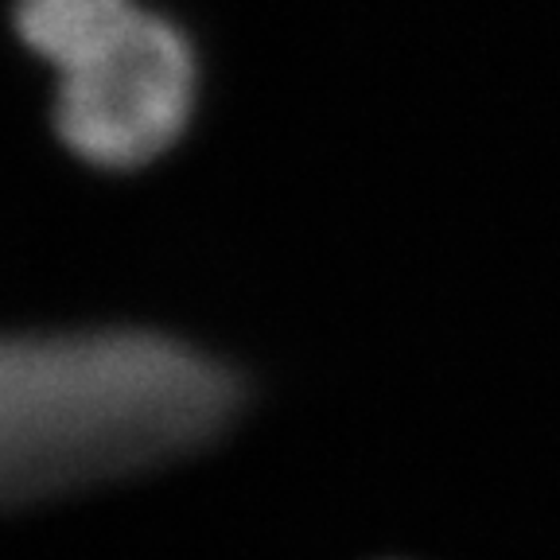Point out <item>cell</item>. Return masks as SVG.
<instances>
[{
    "label": "cell",
    "mask_w": 560,
    "mask_h": 560,
    "mask_svg": "<svg viewBox=\"0 0 560 560\" xmlns=\"http://www.w3.org/2000/svg\"><path fill=\"white\" fill-rule=\"evenodd\" d=\"M245 409L234 366L149 327L0 335V510L202 452Z\"/></svg>",
    "instance_id": "6da1fadb"
},
{
    "label": "cell",
    "mask_w": 560,
    "mask_h": 560,
    "mask_svg": "<svg viewBox=\"0 0 560 560\" xmlns=\"http://www.w3.org/2000/svg\"><path fill=\"white\" fill-rule=\"evenodd\" d=\"M199 90L191 39L156 12H137L105 47L59 74L55 132L79 160L129 172L184 137Z\"/></svg>",
    "instance_id": "7a4b0ae2"
},
{
    "label": "cell",
    "mask_w": 560,
    "mask_h": 560,
    "mask_svg": "<svg viewBox=\"0 0 560 560\" xmlns=\"http://www.w3.org/2000/svg\"><path fill=\"white\" fill-rule=\"evenodd\" d=\"M137 12L132 0H16L12 24L20 44L62 74L109 44Z\"/></svg>",
    "instance_id": "3957f363"
}]
</instances>
